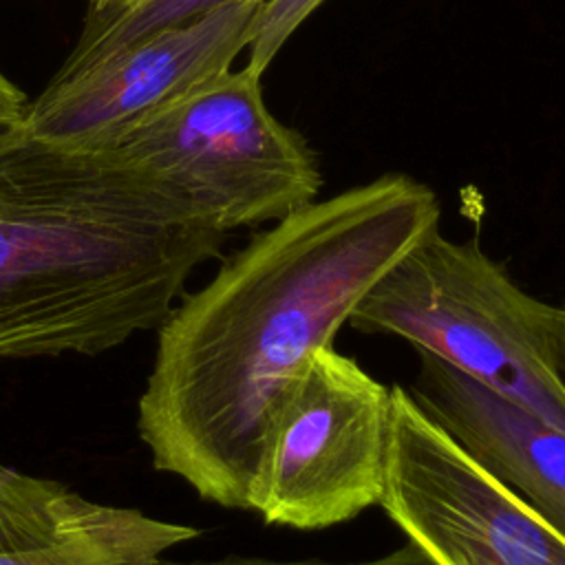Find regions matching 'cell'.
Listing matches in <instances>:
<instances>
[{
	"label": "cell",
	"instance_id": "cell-1",
	"mask_svg": "<svg viewBox=\"0 0 565 565\" xmlns=\"http://www.w3.org/2000/svg\"><path fill=\"white\" fill-rule=\"evenodd\" d=\"M437 194L384 174L274 221L159 324L139 435L201 499L252 510L276 413L355 305L439 225Z\"/></svg>",
	"mask_w": 565,
	"mask_h": 565
},
{
	"label": "cell",
	"instance_id": "cell-2",
	"mask_svg": "<svg viewBox=\"0 0 565 565\" xmlns=\"http://www.w3.org/2000/svg\"><path fill=\"white\" fill-rule=\"evenodd\" d=\"M225 236L117 146L0 128V358L97 355L159 327Z\"/></svg>",
	"mask_w": 565,
	"mask_h": 565
},
{
	"label": "cell",
	"instance_id": "cell-3",
	"mask_svg": "<svg viewBox=\"0 0 565 565\" xmlns=\"http://www.w3.org/2000/svg\"><path fill=\"white\" fill-rule=\"evenodd\" d=\"M349 324L402 338L565 430L550 305L475 238L452 241L433 227L373 282Z\"/></svg>",
	"mask_w": 565,
	"mask_h": 565
},
{
	"label": "cell",
	"instance_id": "cell-4",
	"mask_svg": "<svg viewBox=\"0 0 565 565\" xmlns=\"http://www.w3.org/2000/svg\"><path fill=\"white\" fill-rule=\"evenodd\" d=\"M221 232L278 221L318 199L307 139L267 108L260 75L225 71L139 119L115 143Z\"/></svg>",
	"mask_w": 565,
	"mask_h": 565
},
{
	"label": "cell",
	"instance_id": "cell-5",
	"mask_svg": "<svg viewBox=\"0 0 565 565\" xmlns=\"http://www.w3.org/2000/svg\"><path fill=\"white\" fill-rule=\"evenodd\" d=\"M388 437L391 386L320 349L276 413L252 512L269 525L324 530L380 505Z\"/></svg>",
	"mask_w": 565,
	"mask_h": 565
},
{
	"label": "cell",
	"instance_id": "cell-6",
	"mask_svg": "<svg viewBox=\"0 0 565 565\" xmlns=\"http://www.w3.org/2000/svg\"><path fill=\"white\" fill-rule=\"evenodd\" d=\"M380 508L435 565H565V534L399 384Z\"/></svg>",
	"mask_w": 565,
	"mask_h": 565
},
{
	"label": "cell",
	"instance_id": "cell-7",
	"mask_svg": "<svg viewBox=\"0 0 565 565\" xmlns=\"http://www.w3.org/2000/svg\"><path fill=\"white\" fill-rule=\"evenodd\" d=\"M263 0L221 4L154 31L86 71L51 82L20 126L46 141L113 146L139 119L232 68L247 51Z\"/></svg>",
	"mask_w": 565,
	"mask_h": 565
},
{
	"label": "cell",
	"instance_id": "cell-8",
	"mask_svg": "<svg viewBox=\"0 0 565 565\" xmlns=\"http://www.w3.org/2000/svg\"><path fill=\"white\" fill-rule=\"evenodd\" d=\"M196 527L95 503L0 463V565H152Z\"/></svg>",
	"mask_w": 565,
	"mask_h": 565
},
{
	"label": "cell",
	"instance_id": "cell-9",
	"mask_svg": "<svg viewBox=\"0 0 565 565\" xmlns=\"http://www.w3.org/2000/svg\"><path fill=\"white\" fill-rule=\"evenodd\" d=\"M415 351L419 369L408 391L417 404L565 534V430L437 355Z\"/></svg>",
	"mask_w": 565,
	"mask_h": 565
},
{
	"label": "cell",
	"instance_id": "cell-10",
	"mask_svg": "<svg viewBox=\"0 0 565 565\" xmlns=\"http://www.w3.org/2000/svg\"><path fill=\"white\" fill-rule=\"evenodd\" d=\"M236 0H141L124 11H88L77 44L51 82L68 79L124 46Z\"/></svg>",
	"mask_w": 565,
	"mask_h": 565
},
{
	"label": "cell",
	"instance_id": "cell-11",
	"mask_svg": "<svg viewBox=\"0 0 565 565\" xmlns=\"http://www.w3.org/2000/svg\"><path fill=\"white\" fill-rule=\"evenodd\" d=\"M322 2L324 0H263L247 44L245 68L263 77L285 42Z\"/></svg>",
	"mask_w": 565,
	"mask_h": 565
},
{
	"label": "cell",
	"instance_id": "cell-12",
	"mask_svg": "<svg viewBox=\"0 0 565 565\" xmlns=\"http://www.w3.org/2000/svg\"><path fill=\"white\" fill-rule=\"evenodd\" d=\"M152 565H435L433 558L419 550L415 543L406 541L402 547L371 558V561H358V563H329V561H274V558H263V556H225L216 561H192V563H172L159 558Z\"/></svg>",
	"mask_w": 565,
	"mask_h": 565
},
{
	"label": "cell",
	"instance_id": "cell-13",
	"mask_svg": "<svg viewBox=\"0 0 565 565\" xmlns=\"http://www.w3.org/2000/svg\"><path fill=\"white\" fill-rule=\"evenodd\" d=\"M26 95L0 71V128L18 126L26 113Z\"/></svg>",
	"mask_w": 565,
	"mask_h": 565
},
{
	"label": "cell",
	"instance_id": "cell-14",
	"mask_svg": "<svg viewBox=\"0 0 565 565\" xmlns=\"http://www.w3.org/2000/svg\"><path fill=\"white\" fill-rule=\"evenodd\" d=\"M550 324H552V333H554L556 366L565 382V305H550Z\"/></svg>",
	"mask_w": 565,
	"mask_h": 565
},
{
	"label": "cell",
	"instance_id": "cell-15",
	"mask_svg": "<svg viewBox=\"0 0 565 565\" xmlns=\"http://www.w3.org/2000/svg\"><path fill=\"white\" fill-rule=\"evenodd\" d=\"M141 0H99L97 4L90 7V11H104V13H110V11H124V9H130L135 4H139Z\"/></svg>",
	"mask_w": 565,
	"mask_h": 565
},
{
	"label": "cell",
	"instance_id": "cell-16",
	"mask_svg": "<svg viewBox=\"0 0 565 565\" xmlns=\"http://www.w3.org/2000/svg\"><path fill=\"white\" fill-rule=\"evenodd\" d=\"M97 2H99V0H90V7H93V4H97Z\"/></svg>",
	"mask_w": 565,
	"mask_h": 565
}]
</instances>
